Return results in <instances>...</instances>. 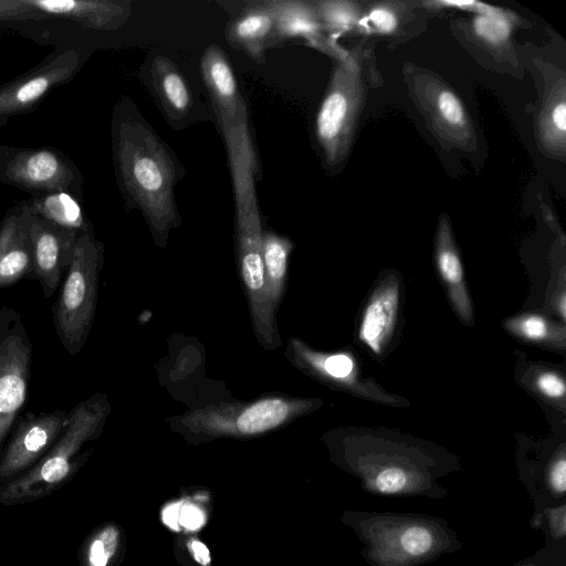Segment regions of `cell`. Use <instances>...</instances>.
I'll list each match as a JSON object with an SVG mask.
<instances>
[{
    "instance_id": "cell-1",
    "label": "cell",
    "mask_w": 566,
    "mask_h": 566,
    "mask_svg": "<svg viewBox=\"0 0 566 566\" xmlns=\"http://www.w3.org/2000/svg\"><path fill=\"white\" fill-rule=\"evenodd\" d=\"M111 135L116 182L125 203L142 212L154 240L164 245L170 230L181 223L175 188L182 165L128 97L113 108Z\"/></svg>"
},
{
    "instance_id": "cell-2",
    "label": "cell",
    "mask_w": 566,
    "mask_h": 566,
    "mask_svg": "<svg viewBox=\"0 0 566 566\" xmlns=\"http://www.w3.org/2000/svg\"><path fill=\"white\" fill-rule=\"evenodd\" d=\"M343 522L356 535L369 566H424L463 548L458 532L438 516L346 511Z\"/></svg>"
},
{
    "instance_id": "cell-3",
    "label": "cell",
    "mask_w": 566,
    "mask_h": 566,
    "mask_svg": "<svg viewBox=\"0 0 566 566\" xmlns=\"http://www.w3.org/2000/svg\"><path fill=\"white\" fill-rule=\"evenodd\" d=\"M109 411L107 396L101 392L74 406L50 450L25 473L0 486V504H28L69 483L90 457L83 447L97 438Z\"/></svg>"
},
{
    "instance_id": "cell-4",
    "label": "cell",
    "mask_w": 566,
    "mask_h": 566,
    "mask_svg": "<svg viewBox=\"0 0 566 566\" xmlns=\"http://www.w3.org/2000/svg\"><path fill=\"white\" fill-rule=\"evenodd\" d=\"M232 177L237 216V250L242 281L249 298L252 323L259 342L266 349L280 345L274 311L262 256V224L254 180L256 169L243 160H228Z\"/></svg>"
},
{
    "instance_id": "cell-5",
    "label": "cell",
    "mask_w": 566,
    "mask_h": 566,
    "mask_svg": "<svg viewBox=\"0 0 566 566\" xmlns=\"http://www.w3.org/2000/svg\"><path fill=\"white\" fill-rule=\"evenodd\" d=\"M343 467L374 495L441 500L449 491L438 479L452 471L432 454L421 451H347Z\"/></svg>"
},
{
    "instance_id": "cell-6",
    "label": "cell",
    "mask_w": 566,
    "mask_h": 566,
    "mask_svg": "<svg viewBox=\"0 0 566 566\" xmlns=\"http://www.w3.org/2000/svg\"><path fill=\"white\" fill-rule=\"evenodd\" d=\"M371 61L357 46L336 61L315 120V134L326 161L336 165L350 148L357 117L371 75Z\"/></svg>"
},
{
    "instance_id": "cell-7",
    "label": "cell",
    "mask_w": 566,
    "mask_h": 566,
    "mask_svg": "<svg viewBox=\"0 0 566 566\" xmlns=\"http://www.w3.org/2000/svg\"><path fill=\"white\" fill-rule=\"evenodd\" d=\"M104 245L93 232L77 237L72 262L52 307L57 337L69 355H77L92 329L103 266Z\"/></svg>"
},
{
    "instance_id": "cell-8",
    "label": "cell",
    "mask_w": 566,
    "mask_h": 566,
    "mask_svg": "<svg viewBox=\"0 0 566 566\" xmlns=\"http://www.w3.org/2000/svg\"><path fill=\"white\" fill-rule=\"evenodd\" d=\"M314 405L313 399L271 396L252 402L208 406L185 413L175 424L200 437H251L298 418Z\"/></svg>"
},
{
    "instance_id": "cell-9",
    "label": "cell",
    "mask_w": 566,
    "mask_h": 566,
    "mask_svg": "<svg viewBox=\"0 0 566 566\" xmlns=\"http://www.w3.org/2000/svg\"><path fill=\"white\" fill-rule=\"evenodd\" d=\"M200 73L224 140L228 160L240 159L258 170L247 106L230 61L219 45L211 44L203 51Z\"/></svg>"
},
{
    "instance_id": "cell-10",
    "label": "cell",
    "mask_w": 566,
    "mask_h": 566,
    "mask_svg": "<svg viewBox=\"0 0 566 566\" xmlns=\"http://www.w3.org/2000/svg\"><path fill=\"white\" fill-rule=\"evenodd\" d=\"M0 182L31 197L64 191L83 200L81 170L64 151L52 146L0 145Z\"/></svg>"
},
{
    "instance_id": "cell-11",
    "label": "cell",
    "mask_w": 566,
    "mask_h": 566,
    "mask_svg": "<svg viewBox=\"0 0 566 566\" xmlns=\"http://www.w3.org/2000/svg\"><path fill=\"white\" fill-rule=\"evenodd\" d=\"M32 344L20 313L0 308V452L28 399Z\"/></svg>"
},
{
    "instance_id": "cell-12",
    "label": "cell",
    "mask_w": 566,
    "mask_h": 566,
    "mask_svg": "<svg viewBox=\"0 0 566 566\" xmlns=\"http://www.w3.org/2000/svg\"><path fill=\"white\" fill-rule=\"evenodd\" d=\"M83 64L77 48L55 49L39 64L0 85V128L27 115L54 88L71 82Z\"/></svg>"
},
{
    "instance_id": "cell-13",
    "label": "cell",
    "mask_w": 566,
    "mask_h": 566,
    "mask_svg": "<svg viewBox=\"0 0 566 566\" xmlns=\"http://www.w3.org/2000/svg\"><path fill=\"white\" fill-rule=\"evenodd\" d=\"M69 412L28 413L19 419L0 458V486L30 470L55 443Z\"/></svg>"
},
{
    "instance_id": "cell-14",
    "label": "cell",
    "mask_w": 566,
    "mask_h": 566,
    "mask_svg": "<svg viewBox=\"0 0 566 566\" xmlns=\"http://www.w3.org/2000/svg\"><path fill=\"white\" fill-rule=\"evenodd\" d=\"M419 105L446 142L464 149L474 148L475 136L470 118L455 93L439 78L422 74L413 85Z\"/></svg>"
},
{
    "instance_id": "cell-15",
    "label": "cell",
    "mask_w": 566,
    "mask_h": 566,
    "mask_svg": "<svg viewBox=\"0 0 566 566\" xmlns=\"http://www.w3.org/2000/svg\"><path fill=\"white\" fill-rule=\"evenodd\" d=\"M78 235L76 231L59 227L32 212L33 277L39 281L45 297H51L61 284L72 262Z\"/></svg>"
},
{
    "instance_id": "cell-16",
    "label": "cell",
    "mask_w": 566,
    "mask_h": 566,
    "mask_svg": "<svg viewBox=\"0 0 566 566\" xmlns=\"http://www.w3.org/2000/svg\"><path fill=\"white\" fill-rule=\"evenodd\" d=\"M291 344L297 364L319 380L370 399L399 403V399L391 398L376 384L360 379L355 360L347 353L316 352L300 339H292Z\"/></svg>"
},
{
    "instance_id": "cell-17",
    "label": "cell",
    "mask_w": 566,
    "mask_h": 566,
    "mask_svg": "<svg viewBox=\"0 0 566 566\" xmlns=\"http://www.w3.org/2000/svg\"><path fill=\"white\" fill-rule=\"evenodd\" d=\"M32 216L28 200L11 206L0 220V289L33 277L30 237Z\"/></svg>"
},
{
    "instance_id": "cell-18",
    "label": "cell",
    "mask_w": 566,
    "mask_h": 566,
    "mask_svg": "<svg viewBox=\"0 0 566 566\" xmlns=\"http://www.w3.org/2000/svg\"><path fill=\"white\" fill-rule=\"evenodd\" d=\"M274 27L273 0L245 1L228 21L224 38L231 48L262 64L274 45Z\"/></svg>"
},
{
    "instance_id": "cell-19",
    "label": "cell",
    "mask_w": 566,
    "mask_h": 566,
    "mask_svg": "<svg viewBox=\"0 0 566 566\" xmlns=\"http://www.w3.org/2000/svg\"><path fill=\"white\" fill-rule=\"evenodd\" d=\"M273 6L274 45L291 39H304L307 44L328 54L335 61L346 54V50L325 33L313 1L273 0Z\"/></svg>"
},
{
    "instance_id": "cell-20",
    "label": "cell",
    "mask_w": 566,
    "mask_h": 566,
    "mask_svg": "<svg viewBox=\"0 0 566 566\" xmlns=\"http://www.w3.org/2000/svg\"><path fill=\"white\" fill-rule=\"evenodd\" d=\"M48 18H63L97 31L120 28L132 14L127 0H25Z\"/></svg>"
},
{
    "instance_id": "cell-21",
    "label": "cell",
    "mask_w": 566,
    "mask_h": 566,
    "mask_svg": "<svg viewBox=\"0 0 566 566\" xmlns=\"http://www.w3.org/2000/svg\"><path fill=\"white\" fill-rule=\"evenodd\" d=\"M400 298L399 279L389 275L370 295L359 324L358 336L373 353L379 355L394 333Z\"/></svg>"
},
{
    "instance_id": "cell-22",
    "label": "cell",
    "mask_w": 566,
    "mask_h": 566,
    "mask_svg": "<svg viewBox=\"0 0 566 566\" xmlns=\"http://www.w3.org/2000/svg\"><path fill=\"white\" fill-rule=\"evenodd\" d=\"M434 259L454 312L462 323L472 325L473 306L464 281L459 251L446 216H441L438 223Z\"/></svg>"
},
{
    "instance_id": "cell-23",
    "label": "cell",
    "mask_w": 566,
    "mask_h": 566,
    "mask_svg": "<svg viewBox=\"0 0 566 566\" xmlns=\"http://www.w3.org/2000/svg\"><path fill=\"white\" fill-rule=\"evenodd\" d=\"M148 77L165 115L172 123L187 117L195 106L192 91L174 61L156 55L148 69Z\"/></svg>"
},
{
    "instance_id": "cell-24",
    "label": "cell",
    "mask_w": 566,
    "mask_h": 566,
    "mask_svg": "<svg viewBox=\"0 0 566 566\" xmlns=\"http://www.w3.org/2000/svg\"><path fill=\"white\" fill-rule=\"evenodd\" d=\"M36 217L59 227L76 231L80 235L93 232L91 221L85 217L82 201L69 192L57 191L28 199Z\"/></svg>"
},
{
    "instance_id": "cell-25",
    "label": "cell",
    "mask_w": 566,
    "mask_h": 566,
    "mask_svg": "<svg viewBox=\"0 0 566 566\" xmlns=\"http://www.w3.org/2000/svg\"><path fill=\"white\" fill-rule=\"evenodd\" d=\"M292 248L293 243L289 238L272 231H263L262 256L269 294L274 308L279 305L285 287L287 261Z\"/></svg>"
},
{
    "instance_id": "cell-26",
    "label": "cell",
    "mask_w": 566,
    "mask_h": 566,
    "mask_svg": "<svg viewBox=\"0 0 566 566\" xmlns=\"http://www.w3.org/2000/svg\"><path fill=\"white\" fill-rule=\"evenodd\" d=\"M122 548V531L115 523L103 524L86 536L80 552V566H114Z\"/></svg>"
},
{
    "instance_id": "cell-27",
    "label": "cell",
    "mask_w": 566,
    "mask_h": 566,
    "mask_svg": "<svg viewBox=\"0 0 566 566\" xmlns=\"http://www.w3.org/2000/svg\"><path fill=\"white\" fill-rule=\"evenodd\" d=\"M514 336L555 348L565 347V327L538 314H521L503 322Z\"/></svg>"
},
{
    "instance_id": "cell-28",
    "label": "cell",
    "mask_w": 566,
    "mask_h": 566,
    "mask_svg": "<svg viewBox=\"0 0 566 566\" xmlns=\"http://www.w3.org/2000/svg\"><path fill=\"white\" fill-rule=\"evenodd\" d=\"M539 139L551 151L564 157L566 140L565 84L554 88L539 117Z\"/></svg>"
},
{
    "instance_id": "cell-29",
    "label": "cell",
    "mask_w": 566,
    "mask_h": 566,
    "mask_svg": "<svg viewBox=\"0 0 566 566\" xmlns=\"http://www.w3.org/2000/svg\"><path fill=\"white\" fill-rule=\"evenodd\" d=\"M325 33L335 39L344 33L358 32L364 9L354 1H313ZM336 40V39H335Z\"/></svg>"
},
{
    "instance_id": "cell-30",
    "label": "cell",
    "mask_w": 566,
    "mask_h": 566,
    "mask_svg": "<svg viewBox=\"0 0 566 566\" xmlns=\"http://www.w3.org/2000/svg\"><path fill=\"white\" fill-rule=\"evenodd\" d=\"M405 2H375L364 10L358 32L389 35L397 32L405 9Z\"/></svg>"
},
{
    "instance_id": "cell-31",
    "label": "cell",
    "mask_w": 566,
    "mask_h": 566,
    "mask_svg": "<svg viewBox=\"0 0 566 566\" xmlns=\"http://www.w3.org/2000/svg\"><path fill=\"white\" fill-rule=\"evenodd\" d=\"M514 27L513 14L493 7L490 11L476 14L473 31L489 45H503L509 40Z\"/></svg>"
},
{
    "instance_id": "cell-32",
    "label": "cell",
    "mask_w": 566,
    "mask_h": 566,
    "mask_svg": "<svg viewBox=\"0 0 566 566\" xmlns=\"http://www.w3.org/2000/svg\"><path fill=\"white\" fill-rule=\"evenodd\" d=\"M530 524L544 534V546L566 552V504L533 513Z\"/></svg>"
},
{
    "instance_id": "cell-33",
    "label": "cell",
    "mask_w": 566,
    "mask_h": 566,
    "mask_svg": "<svg viewBox=\"0 0 566 566\" xmlns=\"http://www.w3.org/2000/svg\"><path fill=\"white\" fill-rule=\"evenodd\" d=\"M531 385L537 394L564 407L566 386L560 374L546 368L536 369L532 373Z\"/></svg>"
},
{
    "instance_id": "cell-34",
    "label": "cell",
    "mask_w": 566,
    "mask_h": 566,
    "mask_svg": "<svg viewBox=\"0 0 566 566\" xmlns=\"http://www.w3.org/2000/svg\"><path fill=\"white\" fill-rule=\"evenodd\" d=\"M46 15L28 6L25 0H0V21L43 20Z\"/></svg>"
},
{
    "instance_id": "cell-35",
    "label": "cell",
    "mask_w": 566,
    "mask_h": 566,
    "mask_svg": "<svg viewBox=\"0 0 566 566\" xmlns=\"http://www.w3.org/2000/svg\"><path fill=\"white\" fill-rule=\"evenodd\" d=\"M511 566H566V552L555 551L543 546L533 555Z\"/></svg>"
},
{
    "instance_id": "cell-36",
    "label": "cell",
    "mask_w": 566,
    "mask_h": 566,
    "mask_svg": "<svg viewBox=\"0 0 566 566\" xmlns=\"http://www.w3.org/2000/svg\"><path fill=\"white\" fill-rule=\"evenodd\" d=\"M189 552L193 558L201 565L207 566L210 562V553L205 544L199 541L192 539L188 543Z\"/></svg>"
}]
</instances>
